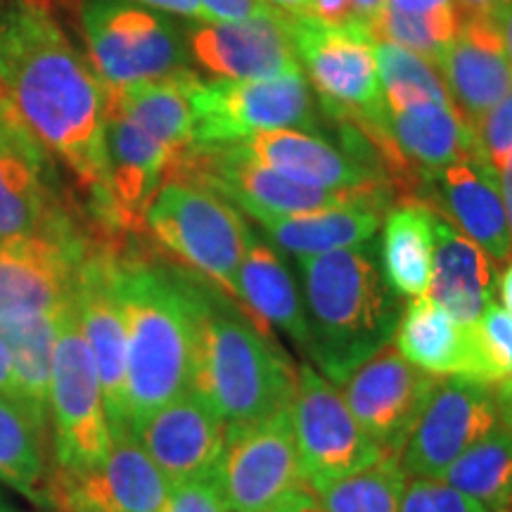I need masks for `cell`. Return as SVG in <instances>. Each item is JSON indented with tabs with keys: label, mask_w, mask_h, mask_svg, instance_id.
I'll return each instance as SVG.
<instances>
[{
	"label": "cell",
	"mask_w": 512,
	"mask_h": 512,
	"mask_svg": "<svg viewBox=\"0 0 512 512\" xmlns=\"http://www.w3.org/2000/svg\"><path fill=\"white\" fill-rule=\"evenodd\" d=\"M0 93L24 131L69 166L105 221V88L46 0L0 5Z\"/></svg>",
	"instance_id": "cell-1"
},
{
	"label": "cell",
	"mask_w": 512,
	"mask_h": 512,
	"mask_svg": "<svg viewBox=\"0 0 512 512\" xmlns=\"http://www.w3.org/2000/svg\"><path fill=\"white\" fill-rule=\"evenodd\" d=\"M117 294L128 339V427L190 392L195 368V278L150 256L117 252Z\"/></svg>",
	"instance_id": "cell-2"
},
{
	"label": "cell",
	"mask_w": 512,
	"mask_h": 512,
	"mask_svg": "<svg viewBox=\"0 0 512 512\" xmlns=\"http://www.w3.org/2000/svg\"><path fill=\"white\" fill-rule=\"evenodd\" d=\"M311 366L335 387L387 349L401 318V297L382 275L373 240L318 256H299Z\"/></svg>",
	"instance_id": "cell-3"
},
{
	"label": "cell",
	"mask_w": 512,
	"mask_h": 512,
	"mask_svg": "<svg viewBox=\"0 0 512 512\" xmlns=\"http://www.w3.org/2000/svg\"><path fill=\"white\" fill-rule=\"evenodd\" d=\"M197 337L192 392L226 425H249L292 406L297 370L240 302L216 285L195 280Z\"/></svg>",
	"instance_id": "cell-4"
},
{
	"label": "cell",
	"mask_w": 512,
	"mask_h": 512,
	"mask_svg": "<svg viewBox=\"0 0 512 512\" xmlns=\"http://www.w3.org/2000/svg\"><path fill=\"white\" fill-rule=\"evenodd\" d=\"M143 228L166 254L238 302V271L252 230L235 204L200 183L164 178Z\"/></svg>",
	"instance_id": "cell-5"
},
{
	"label": "cell",
	"mask_w": 512,
	"mask_h": 512,
	"mask_svg": "<svg viewBox=\"0 0 512 512\" xmlns=\"http://www.w3.org/2000/svg\"><path fill=\"white\" fill-rule=\"evenodd\" d=\"M166 178L200 183L249 216H299L332 209L387 211L394 202V190L387 183L347 190L313 188L247 162L230 145H190L174 157Z\"/></svg>",
	"instance_id": "cell-6"
},
{
	"label": "cell",
	"mask_w": 512,
	"mask_h": 512,
	"mask_svg": "<svg viewBox=\"0 0 512 512\" xmlns=\"http://www.w3.org/2000/svg\"><path fill=\"white\" fill-rule=\"evenodd\" d=\"M91 67L105 91L188 72L190 53L169 19L133 0H81Z\"/></svg>",
	"instance_id": "cell-7"
},
{
	"label": "cell",
	"mask_w": 512,
	"mask_h": 512,
	"mask_svg": "<svg viewBox=\"0 0 512 512\" xmlns=\"http://www.w3.org/2000/svg\"><path fill=\"white\" fill-rule=\"evenodd\" d=\"M290 36L328 117L361 133L389 124L375 43L366 27H328L318 19L290 17Z\"/></svg>",
	"instance_id": "cell-8"
},
{
	"label": "cell",
	"mask_w": 512,
	"mask_h": 512,
	"mask_svg": "<svg viewBox=\"0 0 512 512\" xmlns=\"http://www.w3.org/2000/svg\"><path fill=\"white\" fill-rule=\"evenodd\" d=\"M188 95L195 128L192 145H235L256 133L320 126L304 72L249 81H202L195 74Z\"/></svg>",
	"instance_id": "cell-9"
},
{
	"label": "cell",
	"mask_w": 512,
	"mask_h": 512,
	"mask_svg": "<svg viewBox=\"0 0 512 512\" xmlns=\"http://www.w3.org/2000/svg\"><path fill=\"white\" fill-rule=\"evenodd\" d=\"M55 465L64 475H81L105 463L112 446L110 422L98 368L79 328L74 299L62 318L50 375Z\"/></svg>",
	"instance_id": "cell-10"
},
{
	"label": "cell",
	"mask_w": 512,
	"mask_h": 512,
	"mask_svg": "<svg viewBox=\"0 0 512 512\" xmlns=\"http://www.w3.org/2000/svg\"><path fill=\"white\" fill-rule=\"evenodd\" d=\"M290 411L299 467L309 489L366 470L387 456L358 425L335 384L311 363L297 368Z\"/></svg>",
	"instance_id": "cell-11"
},
{
	"label": "cell",
	"mask_w": 512,
	"mask_h": 512,
	"mask_svg": "<svg viewBox=\"0 0 512 512\" xmlns=\"http://www.w3.org/2000/svg\"><path fill=\"white\" fill-rule=\"evenodd\" d=\"M214 479L235 512H268L306 486L290 408L249 425H228Z\"/></svg>",
	"instance_id": "cell-12"
},
{
	"label": "cell",
	"mask_w": 512,
	"mask_h": 512,
	"mask_svg": "<svg viewBox=\"0 0 512 512\" xmlns=\"http://www.w3.org/2000/svg\"><path fill=\"white\" fill-rule=\"evenodd\" d=\"M501 425L494 387L463 375L439 380L399 460L408 477L439 479L467 448Z\"/></svg>",
	"instance_id": "cell-13"
},
{
	"label": "cell",
	"mask_w": 512,
	"mask_h": 512,
	"mask_svg": "<svg viewBox=\"0 0 512 512\" xmlns=\"http://www.w3.org/2000/svg\"><path fill=\"white\" fill-rule=\"evenodd\" d=\"M117 247L88 245L74 287L79 328L98 368L110 434H128V339L117 283Z\"/></svg>",
	"instance_id": "cell-14"
},
{
	"label": "cell",
	"mask_w": 512,
	"mask_h": 512,
	"mask_svg": "<svg viewBox=\"0 0 512 512\" xmlns=\"http://www.w3.org/2000/svg\"><path fill=\"white\" fill-rule=\"evenodd\" d=\"M88 245L74 226L0 245V328L72 302Z\"/></svg>",
	"instance_id": "cell-15"
},
{
	"label": "cell",
	"mask_w": 512,
	"mask_h": 512,
	"mask_svg": "<svg viewBox=\"0 0 512 512\" xmlns=\"http://www.w3.org/2000/svg\"><path fill=\"white\" fill-rule=\"evenodd\" d=\"M171 484L131 434H114L105 463L50 475L43 508L57 512H164Z\"/></svg>",
	"instance_id": "cell-16"
},
{
	"label": "cell",
	"mask_w": 512,
	"mask_h": 512,
	"mask_svg": "<svg viewBox=\"0 0 512 512\" xmlns=\"http://www.w3.org/2000/svg\"><path fill=\"white\" fill-rule=\"evenodd\" d=\"M439 380L392 347L351 373L342 384V399L368 437L387 456H399Z\"/></svg>",
	"instance_id": "cell-17"
},
{
	"label": "cell",
	"mask_w": 512,
	"mask_h": 512,
	"mask_svg": "<svg viewBox=\"0 0 512 512\" xmlns=\"http://www.w3.org/2000/svg\"><path fill=\"white\" fill-rule=\"evenodd\" d=\"M226 432L221 415L192 389L128 427L171 486L214 475Z\"/></svg>",
	"instance_id": "cell-18"
},
{
	"label": "cell",
	"mask_w": 512,
	"mask_h": 512,
	"mask_svg": "<svg viewBox=\"0 0 512 512\" xmlns=\"http://www.w3.org/2000/svg\"><path fill=\"white\" fill-rule=\"evenodd\" d=\"M188 53L204 72L230 81L304 72L290 36V15L271 10L245 22H209L188 31Z\"/></svg>",
	"instance_id": "cell-19"
},
{
	"label": "cell",
	"mask_w": 512,
	"mask_h": 512,
	"mask_svg": "<svg viewBox=\"0 0 512 512\" xmlns=\"http://www.w3.org/2000/svg\"><path fill=\"white\" fill-rule=\"evenodd\" d=\"M72 228L50 188L46 150L8 107L0 112V245Z\"/></svg>",
	"instance_id": "cell-20"
},
{
	"label": "cell",
	"mask_w": 512,
	"mask_h": 512,
	"mask_svg": "<svg viewBox=\"0 0 512 512\" xmlns=\"http://www.w3.org/2000/svg\"><path fill=\"white\" fill-rule=\"evenodd\" d=\"M415 200L475 240L491 259L512 256V235L496 171L484 157L460 159L422 185Z\"/></svg>",
	"instance_id": "cell-21"
},
{
	"label": "cell",
	"mask_w": 512,
	"mask_h": 512,
	"mask_svg": "<svg viewBox=\"0 0 512 512\" xmlns=\"http://www.w3.org/2000/svg\"><path fill=\"white\" fill-rule=\"evenodd\" d=\"M174 152L143 128L105 107V228L138 230L164 183Z\"/></svg>",
	"instance_id": "cell-22"
},
{
	"label": "cell",
	"mask_w": 512,
	"mask_h": 512,
	"mask_svg": "<svg viewBox=\"0 0 512 512\" xmlns=\"http://www.w3.org/2000/svg\"><path fill=\"white\" fill-rule=\"evenodd\" d=\"M396 155L394 192L418 197L422 185L460 159L482 157L475 126L456 105H422L389 114L387 126Z\"/></svg>",
	"instance_id": "cell-23"
},
{
	"label": "cell",
	"mask_w": 512,
	"mask_h": 512,
	"mask_svg": "<svg viewBox=\"0 0 512 512\" xmlns=\"http://www.w3.org/2000/svg\"><path fill=\"white\" fill-rule=\"evenodd\" d=\"M439 72L453 105L477 126L512 91V67L496 19H460L456 38L439 60Z\"/></svg>",
	"instance_id": "cell-24"
},
{
	"label": "cell",
	"mask_w": 512,
	"mask_h": 512,
	"mask_svg": "<svg viewBox=\"0 0 512 512\" xmlns=\"http://www.w3.org/2000/svg\"><path fill=\"white\" fill-rule=\"evenodd\" d=\"M230 147L247 162L266 166L313 188L347 190L363 185H389L380 171L358 162L354 155L342 152V147L328 143L316 133L280 128V131L256 133Z\"/></svg>",
	"instance_id": "cell-25"
},
{
	"label": "cell",
	"mask_w": 512,
	"mask_h": 512,
	"mask_svg": "<svg viewBox=\"0 0 512 512\" xmlns=\"http://www.w3.org/2000/svg\"><path fill=\"white\" fill-rule=\"evenodd\" d=\"M494 285L491 256L475 240L434 214L432 283L427 297L444 306L456 323L475 325L494 304Z\"/></svg>",
	"instance_id": "cell-26"
},
{
	"label": "cell",
	"mask_w": 512,
	"mask_h": 512,
	"mask_svg": "<svg viewBox=\"0 0 512 512\" xmlns=\"http://www.w3.org/2000/svg\"><path fill=\"white\" fill-rule=\"evenodd\" d=\"M238 302L266 328L283 332L309 358V320L297 283L278 249L254 230L238 271Z\"/></svg>",
	"instance_id": "cell-27"
},
{
	"label": "cell",
	"mask_w": 512,
	"mask_h": 512,
	"mask_svg": "<svg viewBox=\"0 0 512 512\" xmlns=\"http://www.w3.org/2000/svg\"><path fill=\"white\" fill-rule=\"evenodd\" d=\"M394 349L430 375H463L472 380L475 354H472L470 325H460L444 306L422 294L413 297L401 311L394 330Z\"/></svg>",
	"instance_id": "cell-28"
},
{
	"label": "cell",
	"mask_w": 512,
	"mask_h": 512,
	"mask_svg": "<svg viewBox=\"0 0 512 512\" xmlns=\"http://www.w3.org/2000/svg\"><path fill=\"white\" fill-rule=\"evenodd\" d=\"M382 275L396 297H422L432 283L434 211L401 197L384 216Z\"/></svg>",
	"instance_id": "cell-29"
},
{
	"label": "cell",
	"mask_w": 512,
	"mask_h": 512,
	"mask_svg": "<svg viewBox=\"0 0 512 512\" xmlns=\"http://www.w3.org/2000/svg\"><path fill=\"white\" fill-rule=\"evenodd\" d=\"M195 72H181L162 81L136 83L121 91H105L107 110L143 128L171 152L181 155L195 143L188 83Z\"/></svg>",
	"instance_id": "cell-30"
},
{
	"label": "cell",
	"mask_w": 512,
	"mask_h": 512,
	"mask_svg": "<svg viewBox=\"0 0 512 512\" xmlns=\"http://www.w3.org/2000/svg\"><path fill=\"white\" fill-rule=\"evenodd\" d=\"M384 214L387 211L377 209H332L299 216L259 214L252 219L266 235H271L275 245L299 259L370 242Z\"/></svg>",
	"instance_id": "cell-31"
},
{
	"label": "cell",
	"mask_w": 512,
	"mask_h": 512,
	"mask_svg": "<svg viewBox=\"0 0 512 512\" xmlns=\"http://www.w3.org/2000/svg\"><path fill=\"white\" fill-rule=\"evenodd\" d=\"M46 427L22 401L0 396V482L43 505L50 479Z\"/></svg>",
	"instance_id": "cell-32"
},
{
	"label": "cell",
	"mask_w": 512,
	"mask_h": 512,
	"mask_svg": "<svg viewBox=\"0 0 512 512\" xmlns=\"http://www.w3.org/2000/svg\"><path fill=\"white\" fill-rule=\"evenodd\" d=\"M67 306L46 316L0 328V337L5 339L12 356L17 399L46 422L50 420V375H53L55 344Z\"/></svg>",
	"instance_id": "cell-33"
},
{
	"label": "cell",
	"mask_w": 512,
	"mask_h": 512,
	"mask_svg": "<svg viewBox=\"0 0 512 512\" xmlns=\"http://www.w3.org/2000/svg\"><path fill=\"white\" fill-rule=\"evenodd\" d=\"M439 479L475 498L489 512H512V432L498 425L467 448Z\"/></svg>",
	"instance_id": "cell-34"
},
{
	"label": "cell",
	"mask_w": 512,
	"mask_h": 512,
	"mask_svg": "<svg viewBox=\"0 0 512 512\" xmlns=\"http://www.w3.org/2000/svg\"><path fill=\"white\" fill-rule=\"evenodd\" d=\"M375 57L389 114L422 105H453L437 64L394 43H375Z\"/></svg>",
	"instance_id": "cell-35"
},
{
	"label": "cell",
	"mask_w": 512,
	"mask_h": 512,
	"mask_svg": "<svg viewBox=\"0 0 512 512\" xmlns=\"http://www.w3.org/2000/svg\"><path fill=\"white\" fill-rule=\"evenodd\" d=\"M406 484L399 456H382L366 470L311 491L325 512H401Z\"/></svg>",
	"instance_id": "cell-36"
},
{
	"label": "cell",
	"mask_w": 512,
	"mask_h": 512,
	"mask_svg": "<svg viewBox=\"0 0 512 512\" xmlns=\"http://www.w3.org/2000/svg\"><path fill=\"white\" fill-rule=\"evenodd\" d=\"M458 24L456 5L430 12V15H406L384 3L382 10L368 19L366 31L373 43H394L439 67L441 55L458 34Z\"/></svg>",
	"instance_id": "cell-37"
},
{
	"label": "cell",
	"mask_w": 512,
	"mask_h": 512,
	"mask_svg": "<svg viewBox=\"0 0 512 512\" xmlns=\"http://www.w3.org/2000/svg\"><path fill=\"white\" fill-rule=\"evenodd\" d=\"M475 370L472 380L491 384L512 377V313L491 304L475 325H470Z\"/></svg>",
	"instance_id": "cell-38"
},
{
	"label": "cell",
	"mask_w": 512,
	"mask_h": 512,
	"mask_svg": "<svg viewBox=\"0 0 512 512\" xmlns=\"http://www.w3.org/2000/svg\"><path fill=\"white\" fill-rule=\"evenodd\" d=\"M401 512H489L482 503L441 479L413 477L406 484Z\"/></svg>",
	"instance_id": "cell-39"
},
{
	"label": "cell",
	"mask_w": 512,
	"mask_h": 512,
	"mask_svg": "<svg viewBox=\"0 0 512 512\" xmlns=\"http://www.w3.org/2000/svg\"><path fill=\"white\" fill-rule=\"evenodd\" d=\"M479 152L498 171L512 155V91L477 121Z\"/></svg>",
	"instance_id": "cell-40"
},
{
	"label": "cell",
	"mask_w": 512,
	"mask_h": 512,
	"mask_svg": "<svg viewBox=\"0 0 512 512\" xmlns=\"http://www.w3.org/2000/svg\"><path fill=\"white\" fill-rule=\"evenodd\" d=\"M164 512H235L223 498L214 475L174 484Z\"/></svg>",
	"instance_id": "cell-41"
},
{
	"label": "cell",
	"mask_w": 512,
	"mask_h": 512,
	"mask_svg": "<svg viewBox=\"0 0 512 512\" xmlns=\"http://www.w3.org/2000/svg\"><path fill=\"white\" fill-rule=\"evenodd\" d=\"M200 3L209 22H245L273 10L261 0H200Z\"/></svg>",
	"instance_id": "cell-42"
},
{
	"label": "cell",
	"mask_w": 512,
	"mask_h": 512,
	"mask_svg": "<svg viewBox=\"0 0 512 512\" xmlns=\"http://www.w3.org/2000/svg\"><path fill=\"white\" fill-rule=\"evenodd\" d=\"M311 8L318 22L328 24V27H351V24H361L354 0H311Z\"/></svg>",
	"instance_id": "cell-43"
},
{
	"label": "cell",
	"mask_w": 512,
	"mask_h": 512,
	"mask_svg": "<svg viewBox=\"0 0 512 512\" xmlns=\"http://www.w3.org/2000/svg\"><path fill=\"white\" fill-rule=\"evenodd\" d=\"M133 3L145 5V8L150 10H162L169 12V15L192 19V22L209 24V17L207 12H204L200 0H133Z\"/></svg>",
	"instance_id": "cell-44"
},
{
	"label": "cell",
	"mask_w": 512,
	"mask_h": 512,
	"mask_svg": "<svg viewBox=\"0 0 512 512\" xmlns=\"http://www.w3.org/2000/svg\"><path fill=\"white\" fill-rule=\"evenodd\" d=\"M268 512H325L323 505L318 503V498L309 486H299L290 496H285L278 505H273Z\"/></svg>",
	"instance_id": "cell-45"
},
{
	"label": "cell",
	"mask_w": 512,
	"mask_h": 512,
	"mask_svg": "<svg viewBox=\"0 0 512 512\" xmlns=\"http://www.w3.org/2000/svg\"><path fill=\"white\" fill-rule=\"evenodd\" d=\"M508 3L510 0H453L460 19H470V17L496 19L498 12L503 10V5H508Z\"/></svg>",
	"instance_id": "cell-46"
},
{
	"label": "cell",
	"mask_w": 512,
	"mask_h": 512,
	"mask_svg": "<svg viewBox=\"0 0 512 512\" xmlns=\"http://www.w3.org/2000/svg\"><path fill=\"white\" fill-rule=\"evenodd\" d=\"M387 5L406 12V15H430L441 8H451L453 0H387Z\"/></svg>",
	"instance_id": "cell-47"
},
{
	"label": "cell",
	"mask_w": 512,
	"mask_h": 512,
	"mask_svg": "<svg viewBox=\"0 0 512 512\" xmlns=\"http://www.w3.org/2000/svg\"><path fill=\"white\" fill-rule=\"evenodd\" d=\"M0 396L17 399L15 373H12V356H10V349H8V344H5L3 337H0Z\"/></svg>",
	"instance_id": "cell-48"
},
{
	"label": "cell",
	"mask_w": 512,
	"mask_h": 512,
	"mask_svg": "<svg viewBox=\"0 0 512 512\" xmlns=\"http://www.w3.org/2000/svg\"><path fill=\"white\" fill-rule=\"evenodd\" d=\"M494 396H496L498 418H501V425L505 427V430L512 432V377L496 384Z\"/></svg>",
	"instance_id": "cell-49"
},
{
	"label": "cell",
	"mask_w": 512,
	"mask_h": 512,
	"mask_svg": "<svg viewBox=\"0 0 512 512\" xmlns=\"http://www.w3.org/2000/svg\"><path fill=\"white\" fill-rule=\"evenodd\" d=\"M268 8L283 12V15L297 17V19H316L311 8V0H261Z\"/></svg>",
	"instance_id": "cell-50"
},
{
	"label": "cell",
	"mask_w": 512,
	"mask_h": 512,
	"mask_svg": "<svg viewBox=\"0 0 512 512\" xmlns=\"http://www.w3.org/2000/svg\"><path fill=\"white\" fill-rule=\"evenodd\" d=\"M496 176H498V185H501L505 214H508V226H510V235H512V155L505 159L501 169L496 171Z\"/></svg>",
	"instance_id": "cell-51"
},
{
	"label": "cell",
	"mask_w": 512,
	"mask_h": 512,
	"mask_svg": "<svg viewBox=\"0 0 512 512\" xmlns=\"http://www.w3.org/2000/svg\"><path fill=\"white\" fill-rule=\"evenodd\" d=\"M496 24H498V31H501L505 55H508V62L512 67V0L508 5H503V10L498 12Z\"/></svg>",
	"instance_id": "cell-52"
},
{
	"label": "cell",
	"mask_w": 512,
	"mask_h": 512,
	"mask_svg": "<svg viewBox=\"0 0 512 512\" xmlns=\"http://www.w3.org/2000/svg\"><path fill=\"white\" fill-rule=\"evenodd\" d=\"M496 285H498V299H501L503 309L512 313V256L505 261L503 271L498 273Z\"/></svg>",
	"instance_id": "cell-53"
},
{
	"label": "cell",
	"mask_w": 512,
	"mask_h": 512,
	"mask_svg": "<svg viewBox=\"0 0 512 512\" xmlns=\"http://www.w3.org/2000/svg\"><path fill=\"white\" fill-rule=\"evenodd\" d=\"M354 3H356L358 17H361V24L366 27L368 19H373L377 12L382 10V5L387 3V0H354Z\"/></svg>",
	"instance_id": "cell-54"
},
{
	"label": "cell",
	"mask_w": 512,
	"mask_h": 512,
	"mask_svg": "<svg viewBox=\"0 0 512 512\" xmlns=\"http://www.w3.org/2000/svg\"><path fill=\"white\" fill-rule=\"evenodd\" d=\"M5 110V100H3V93H0V112Z\"/></svg>",
	"instance_id": "cell-55"
},
{
	"label": "cell",
	"mask_w": 512,
	"mask_h": 512,
	"mask_svg": "<svg viewBox=\"0 0 512 512\" xmlns=\"http://www.w3.org/2000/svg\"><path fill=\"white\" fill-rule=\"evenodd\" d=\"M0 510H5V501H3V496H0Z\"/></svg>",
	"instance_id": "cell-56"
},
{
	"label": "cell",
	"mask_w": 512,
	"mask_h": 512,
	"mask_svg": "<svg viewBox=\"0 0 512 512\" xmlns=\"http://www.w3.org/2000/svg\"><path fill=\"white\" fill-rule=\"evenodd\" d=\"M0 512H12V510H0Z\"/></svg>",
	"instance_id": "cell-57"
}]
</instances>
